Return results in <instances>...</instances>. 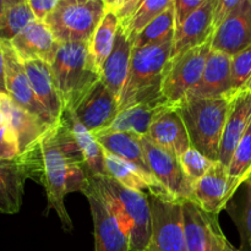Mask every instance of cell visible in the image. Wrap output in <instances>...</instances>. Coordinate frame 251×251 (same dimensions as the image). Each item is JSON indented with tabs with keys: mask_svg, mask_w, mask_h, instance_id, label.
<instances>
[{
	"mask_svg": "<svg viewBox=\"0 0 251 251\" xmlns=\"http://www.w3.org/2000/svg\"><path fill=\"white\" fill-rule=\"evenodd\" d=\"M95 137L104 151L131 164L149 180L161 185L147 164L144 147L141 144V136L132 132H104V134H98Z\"/></svg>",
	"mask_w": 251,
	"mask_h": 251,
	"instance_id": "7402d4cb",
	"label": "cell"
},
{
	"mask_svg": "<svg viewBox=\"0 0 251 251\" xmlns=\"http://www.w3.org/2000/svg\"><path fill=\"white\" fill-rule=\"evenodd\" d=\"M74 112L83 126L97 136L104 132L119 114V100L100 80Z\"/></svg>",
	"mask_w": 251,
	"mask_h": 251,
	"instance_id": "4fadbf2b",
	"label": "cell"
},
{
	"mask_svg": "<svg viewBox=\"0 0 251 251\" xmlns=\"http://www.w3.org/2000/svg\"><path fill=\"white\" fill-rule=\"evenodd\" d=\"M218 0H206L185 21L176 27L171 58H176L189 49L212 41L215 33V11Z\"/></svg>",
	"mask_w": 251,
	"mask_h": 251,
	"instance_id": "9a60e30c",
	"label": "cell"
},
{
	"mask_svg": "<svg viewBox=\"0 0 251 251\" xmlns=\"http://www.w3.org/2000/svg\"><path fill=\"white\" fill-rule=\"evenodd\" d=\"M102 1L105 5V7H107V11L117 12L122 7L124 0H102Z\"/></svg>",
	"mask_w": 251,
	"mask_h": 251,
	"instance_id": "b9f144b4",
	"label": "cell"
},
{
	"mask_svg": "<svg viewBox=\"0 0 251 251\" xmlns=\"http://www.w3.org/2000/svg\"><path fill=\"white\" fill-rule=\"evenodd\" d=\"M0 46L5 58V80H6L7 95L19 107L32 113L44 123L49 125L56 124L58 122L50 117L48 110L37 100L24 61L17 55L11 43L7 41H0Z\"/></svg>",
	"mask_w": 251,
	"mask_h": 251,
	"instance_id": "8fae6325",
	"label": "cell"
},
{
	"mask_svg": "<svg viewBox=\"0 0 251 251\" xmlns=\"http://www.w3.org/2000/svg\"><path fill=\"white\" fill-rule=\"evenodd\" d=\"M132 49V42L119 26L112 51L100 70L102 82L114 93L118 100L120 98L125 81L129 75Z\"/></svg>",
	"mask_w": 251,
	"mask_h": 251,
	"instance_id": "603a6c76",
	"label": "cell"
},
{
	"mask_svg": "<svg viewBox=\"0 0 251 251\" xmlns=\"http://www.w3.org/2000/svg\"><path fill=\"white\" fill-rule=\"evenodd\" d=\"M251 172V123L240 139L234 153H233L232 161L228 167L229 178L239 188L245 183L248 176Z\"/></svg>",
	"mask_w": 251,
	"mask_h": 251,
	"instance_id": "1f68e13d",
	"label": "cell"
},
{
	"mask_svg": "<svg viewBox=\"0 0 251 251\" xmlns=\"http://www.w3.org/2000/svg\"><path fill=\"white\" fill-rule=\"evenodd\" d=\"M83 195L87 198L92 215L95 251H130L129 237L122 229L92 176Z\"/></svg>",
	"mask_w": 251,
	"mask_h": 251,
	"instance_id": "30bf717a",
	"label": "cell"
},
{
	"mask_svg": "<svg viewBox=\"0 0 251 251\" xmlns=\"http://www.w3.org/2000/svg\"><path fill=\"white\" fill-rule=\"evenodd\" d=\"M173 5V0H134L118 10L115 14L119 17L120 28L129 39L134 42L135 37L153 21L157 16Z\"/></svg>",
	"mask_w": 251,
	"mask_h": 251,
	"instance_id": "484cf974",
	"label": "cell"
},
{
	"mask_svg": "<svg viewBox=\"0 0 251 251\" xmlns=\"http://www.w3.org/2000/svg\"><path fill=\"white\" fill-rule=\"evenodd\" d=\"M7 7L9 6H7L6 1H5V0H0V19H1L2 15L5 14V11H6Z\"/></svg>",
	"mask_w": 251,
	"mask_h": 251,
	"instance_id": "7bdbcfd3",
	"label": "cell"
},
{
	"mask_svg": "<svg viewBox=\"0 0 251 251\" xmlns=\"http://www.w3.org/2000/svg\"><path fill=\"white\" fill-rule=\"evenodd\" d=\"M120 21L114 11H107L90 41V53L96 66L102 70L103 64L112 51Z\"/></svg>",
	"mask_w": 251,
	"mask_h": 251,
	"instance_id": "f1b7e54d",
	"label": "cell"
},
{
	"mask_svg": "<svg viewBox=\"0 0 251 251\" xmlns=\"http://www.w3.org/2000/svg\"><path fill=\"white\" fill-rule=\"evenodd\" d=\"M181 167L185 172L186 176L190 179L191 183H195L199 179L202 178L206 173L211 169V167L215 164V162L211 161L206 156H203L198 150L190 147L185 153L179 157Z\"/></svg>",
	"mask_w": 251,
	"mask_h": 251,
	"instance_id": "d6a6232c",
	"label": "cell"
},
{
	"mask_svg": "<svg viewBox=\"0 0 251 251\" xmlns=\"http://www.w3.org/2000/svg\"><path fill=\"white\" fill-rule=\"evenodd\" d=\"M50 66L63 113L75 110L96 83L102 80L90 53V42H61Z\"/></svg>",
	"mask_w": 251,
	"mask_h": 251,
	"instance_id": "7a4b0ae2",
	"label": "cell"
},
{
	"mask_svg": "<svg viewBox=\"0 0 251 251\" xmlns=\"http://www.w3.org/2000/svg\"><path fill=\"white\" fill-rule=\"evenodd\" d=\"M244 184H249V185H251V172H250L249 176H248L247 180H245V183H244Z\"/></svg>",
	"mask_w": 251,
	"mask_h": 251,
	"instance_id": "c3c4849f",
	"label": "cell"
},
{
	"mask_svg": "<svg viewBox=\"0 0 251 251\" xmlns=\"http://www.w3.org/2000/svg\"><path fill=\"white\" fill-rule=\"evenodd\" d=\"M243 185H245V198L243 207L240 208L239 213L233 217L235 218V222L239 228L243 248H249L251 251V185L249 184H243Z\"/></svg>",
	"mask_w": 251,
	"mask_h": 251,
	"instance_id": "e575fe53",
	"label": "cell"
},
{
	"mask_svg": "<svg viewBox=\"0 0 251 251\" xmlns=\"http://www.w3.org/2000/svg\"><path fill=\"white\" fill-rule=\"evenodd\" d=\"M21 156L28 164L31 180L39 183L46 190L47 211H55L63 229L70 232L73 221L64 200L69 193L83 194L91 176L69 126L60 119Z\"/></svg>",
	"mask_w": 251,
	"mask_h": 251,
	"instance_id": "6da1fadb",
	"label": "cell"
},
{
	"mask_svg": "<svg viewBox=\"0 0 251 251\" xmlns=\"http://www.w3.org/2000/svg\"><path fill=\"white\" fill-rule=\"evenodd\" d=\"M36 20L27 2L9 6L0 19V41L11 42Z\"/></svg>",
	"mask_w": 251,
	"mask_h": 251,
	"instance_id": "4dcf8cb0",
	"label": "cell"
},
{
	"mask_svg": "<svg viewBox=\"0 0 251 251\" xmlns=\"http://www.w3.org/2000/svg\"><path fill=\"white\" fill-rule=\"evenodd\" d=\"M0 109L6 118V123L16 134L20 154L33 146L43 136L44 132L53 126L19 107L7 93H0Z\"/></svg>",
	"mask_w": 251,
	"mask_h": 251,
	"instance_id": "ffe728a7",
	"label": "cell"
},
{
	"mask_svg": "<svg viewBox=\"0 0 251 251\" xmlns=\"http://www.w3.org/2000/svg\"><path fill=\"white\" fill-rule=\"evenodd\" d=\"M65 122L77 144L78 149L82 152L85 163L87 166L91 176H107V169L104 163V150L100 146L95 136L83 126L82 123L77 119L74 110L64 112L60 118Z\"/></svg>",
	"mask_w": 251,
	"mask_h": 251,
	"instance_id": "4316f807",
	"label": "cell"
},
{
	"mask_svg": "<svg viewBox=\"0 0 251 251\" xmlns=\"http://www.w3.org/2000/svg\"><path fill=\"white\" fill-rule=\"evenodd\" d=\"M66 1L76 2V4H83V2H87V1H90V0H66Z\"/></svg>",
	"mask_w": 251,
	"mask_h": 251,
	"instance_id": "7dc6e473",
	"label": "cell"
},
{
	"mask_svg": "<svg viewBox=\"0 0 251 251\" xmlns=\"http://www.w3.org/2000/svg\"><path fill=\"white\" fill-rule=\"evenodd\" d=\"M251 77V44L232 56V91L237 95Z\"/></svg>",
	"mask_w": 251,
	"mask_h": 251,
	"instance_id": "836d02e7",
	"label": "cell"
},
{
	"mask_svg": "<svg viewBox=\"0 0 251 251\" xmlns=\"http://www.w3.org/2000/svg\"><path fill=\"white\" fill-rule=\"evenodd\" d=\"M31 179L28 164L20 154L15 159L0 161V213L15 215L20 211L25 183Z\"/></svg>",
	"mask_w": 251,
	"mask_h": 251,
	"instance_id": "d6986e66",
	"label": "cell"
},
{
	"mask_svg": "<svg viewBox=\"0 0 251 251\" xmlns=\"http://www.w3.org/2000/svg\"><path fill=\"white\" fill-rule=\"evenodd\" d=\"M6 124H7L6 118H5L4 113H2L1 109H0V129H1V127H4Z\"/></svg>",
	"mask_w": 251,
	"mask_h": 251,
	"instance_id": "f6af8a7d",
	"label": "cell"
},
{
	"mask_svg": "<svg viewBox=\"0 0 251 251\" xmlns=\"http://www.w3.org/2000/svg\"><path fill=\"white\" fill-rule=\"evenodd\" d=\"M211 42L189 49L168 61L161 92L172 107H176L185 98L186 93L200 81L211 51Z\"/></svg>",
	"mask_w": 251,
	"mask_h": 251,
	"instance_id": "52a82bcc",
	"label": "cell"
},
{
	"mask_svg": "<svg viewBox=\"0 0 251 251\" xmlns=\"http://www.w3.org/2000/svg\"><path fill=\"white\" fill-rule=\"evenodd\" d=\"M176 33V11L174 4L169 9L162 12L153 21L150 22L136 37H135L132 46L134 48L156 44L171 38Z\"/></svg>",
	"mask_w": 251,
	"mask_h": 251,
	"instance_id": "f546056e",
	"label": "cell"
},
{
	"mask_svg": "<svg viewBox=\"0 0 251 251\" xmlns=\"http://www.w3.org/2000/svg\"><path fill=\"white\" fill-rule=\"evenodd\" d=\"M244 0H218L217 7L215 11V28H217L223 20L235 9L239 6ZM216 31V29H215Z\"/></svg>",
	"mask_w": 251,
	"mask_h": 251,
	"instance_id": "ab89813d",
	"label": "cell"
},
{
	"mask_svg": "<svg viewBox=\"0 0 251 251\" xmlns=\"http://www.w3.org/2000/svg\"><path fill=\"white\" fill-rule=\"evenodd\" d=\"M0 93H7L6 80H5V58L1 46H0Z\"/></svg>",
	"mask_w": 251,
	"mask_h": 251,
	"instance_id": "60d3db41",
	"label": "cell"
},
{
	"mask_svg": "<svg viewBox=\"0 0 251 251\" xmlns=\"http://www.w3.org/2000/svg\"><path fill=\"white\" fill-rule=\"evenodd\" d=\"M146 136L176 157H180L191 147L188 130L176 107L159 114L151 124Z\"/></svg>",
	"mask_w": 251,
	"mask_h": 251,
	"instance_id": "44dd1931",
	"label": "cell"
},
{
	"mask_svg": "<svg viewBox=\"0 0 251 251\" xmlns=\"http://www.w3.org/2000/svg\"><path fill=\"white\" fill-rule=\"evenodd\" d=\"M251 123V92L239 91L232 102L220 145V162L229 167L233 153Z\"/></svg>",
	"mask_w": 251,
	"mask_h": 251,
	"instance_id": "ac0fdd59",
	"label": "cell"
},
{
	"mask_svg": "<svg viewBox=\"0 0 251 251\" xmlns=\"http://www.w3.org/2000/svg\"><path fill=\"white\" fill-rule=\"evenodd\" d=\"M132 1H134V0H124V1H123V5H122V7H123V6H125V5L130 4V2H132ZM122 7H120V9H122Z\"/></svg>",
	"mask_w": 251,
	"mask_h": 251,
	"instance_id": "681fc988",
	"label": "cell"
},
{
	"mask_svg": "<svg viewBox=\"0 0 251 251\" xmlns=\"http://www.w3.org/2000/svg\"><path fill=\"white\" fill-rule=\"evenodd\" d=\"M206 0H173L176 11V27L183 24L186 17L202 6Z\"/></svg>",
	"mask_w": 251,
	"mask_h": 251,
	"instance_id": "74e56055",
	"label": "cell"
},
{
	"mask_svg": "<svg viewBox=\"0 0 251 251\" xmlns=\"http://www.w3.org/2000/svg\"><path fill=\"white\" fill-rule=\"evenodd\" d=\"M120 227L130 239V251H146L152 238L149 195L131 190L108 176H92Z\"/></svg>",
	"mask_w": 251,
	"mask_h": 251,
	"instance_id": "5b68a950",
	"label": "cell"
},
{
	"mask_svg": "<svg viewBox=\"0 0 251 251\" xmlns=\"http://www.w3.org/2000/svg\"><path fill=\"white\" fill-rule=\"evenodd\" d=\"M10 43L24 63L43 60L50 64L55 58L60 42L56 41L46 22L34 20Z\"/></svg>",
	"mask_w": 251,
	"mask_h": 251,
	"instance_id": "e0dca14e",
	"label": "cell"
},
{
	"mask_svg": "<svg viewBox=\"0 0 251 251\" xmlns=\"http://www.w3.org/2000/svg\"><path fill=\"white\" fill-rule=\"evenodd\" d=\"M240 91H249V92H251V77L247 81V83L244 85V87H243Z\"/></svg>",
	"mask_w": 251,
	"mask_h": 251,
	"instance_id": "bcb514c9",
	"label": "cell"
},
{
	"mask_svg": "<svg viewBox=\"0 0 251 251\" xmlns=\"http://www.w3.org/2000/svg\"><path fill=\"white\" fill-rule=\"evenodd\" d=\"M223 96H235L232 91V56L211 49L200 81L186 93L185 98Z\"/></svg>",
	"mask_w": 251,
	"mask_h": 251,
	"instance_id": "2e32d148",
	"label": "cell"
},
{
	"mask_svg": "<svg viewBox=\"0 0 251 251\" xmlns=\"http://www.w3.org/2000/svg\"><path fill=\"white\" fill-rule=\"evenodd\" d=\"M141 144L152 174L169 195L180 202L194 201V184L186 176L179 157L154 144L147 136L141 137Z\"/></svg>",
	"mask_w": 251,
	"mask_h": 251,
	"instance_id": "9c48e42d",
	"label": "cell"
},
{
	"mask_svg": "<svg viewBox=\"0 0 251 251\" xmlns=\"http://www.w3.org/2000/svg\"><path fill=\"white\" fill-rule=\"evenodd\" d=\"M238 186L229 178L228 167L215 162L210 171L193 185L194 202L208 215H218L228 202Z\"/></svg>",
	"mask_w": 251,
	"mask_h": 251,
	"instance_id": "7c38bea8",
	"label": "cell"
},
{
	"mask_svg": "<svg viewBox=\"0 0 251 251\" xmlns=\"http://www.w3.org/2000/svg\"><path fill=\"white\" fill-rule=\"evenodd\" d=\"M107 12L102 0L83 4L60 0L58 6L44 20L58 42H90Z\"/></svg>",
	"mask_w": 251,
	"mask_h": 251,
	"instance_id": "8992f818",
	"label": "cell"
},
{
	"mask_svg": "<svg viewBox=\"0 0 251 251\" xmlns=\"http://www.w3.org/2000/svg\"><path fill=\"white\" fill-rule=\"evenodd\" d=\"M60 0H27L34 17L38 21H44L55 10Z\"/></svg>",
	"mask_w": 251,
	"mask_h": 251,
	"instance_id": "f35d334b",
	"label": "cell"
},
{
	"mask_svg": "<svg viewBox=\"0 0 251 251\" xmlns=\"http://www.w3.org/2000/svg\"><path fill=\"white\" fill-rule=\"evenodd\" d=\"M234 97L185 98L176 107L188 130L191 147L213 162L220 161L221 139Z\"/></svg>",
	"mask_w": 251,
	"mask_h": 251,
	"instance_id": "277c9868",
	"label": "cell"
},
{
	"mask_svg": "<svg viewBox=\"0 0 251 251\" xmlns=\"http://www.w3.org/2000/svg\"><path fill=\"white\" fill-rule=\"evenodd\" d=\"M173 46L174 36L159 43L132 49L129 75L119 98V112L163 97L162 81Z\"/></svg>",
	"mask_w": 251,
	"mask_h": 251,
	"instance_id": "3957f363",
	"label": "cell"
},
{
	"mask_svg": "<svg viewBox=\"0 0 251 251\" xmlns=\"http://www.w3.org/2000/svg\"><path fill=\"white\" fill-rule=\"evenodd\" d=\"M152 238L146 251H188L184 230L183 203L149 195Z\"/></svg>",
	"mask_w": 251,
	"mask_h": 251,
	"instance_id": "ba28073f",
	"label": "cell"
},
{
	"mask_svg": "<svg viewBox=\"0 0 251 251\" xmlns=\"http://www.w3.org/2000/svg\"><path fill=\"white\" fill-rule=\"evenodd\" d=\"M20 156L16 134L9 124L0 129V161H10Z\"/></svg>",
	"mask_w": 251,
	"mask_h": 251,
	"instance_id": "8d00e7d4",
	"label": "cell"
},
{
	"mask_svg": "<svg viewBox=\"0 0 251 251\" xmlns=\"http://www.w3.org/2000/svg\"><path fill=\"white\" fill-rule=\"evenodd\" d=\"M208 251H243L233 247L223 234L218 225L217 215H210L208 221Z\"/></svg>",
	"mask_w": 251,
	"mask_h": 251,
	"instance_id": "d590c367",
	"label": "cell"
},
{
	"mask_svg": "<svg viewBox=\"0 0 251 251\" xmlns=\"http://www.w3.org/2000/svg\"><path fill=\"white\" fill-rule=\"evenodd\" d=\"M7 4V6H14V5L22 4V2H27V0H5Z\"/></svg>",
	"mask_w": 251,
	"mask_h": 251,
	"instance_id": "ee69618b",
	"label": "cell"
},
{
	"mask_svg": "<svg viewBox=\"0 0 251 251\" xmlns=\"http://www.w3.org/2000/svg\"><path fill=\"white\" fill-rule=\"evenodd\" d=\"M24 64L37 100L50 117L59 122L63 115V105L50 64L43 60L25 61Z\"/></svg>",
	"mask_w": 251,
	"mask_h": 251,
	"instance_id": "d4e9b609",
	"label": "cell"
},
{
	"mask_svg": "<svg viewBox=\"0 0 251 251\" xmlns=\"http://www.w3.org/2000/svg\"><path fill=\"white\" fill-rule=\"evenodd\" d=\"M251 44V0L235 7L213 33L211 49L234 56Z\"/></svg>",
	"mask_w": 251,
	"mask_h": 251,
	"instance_id": "5bb4252c",
	"label": "cell"
},
{
	"mask_svg": "<svg viewBox=\"0 0 251 251\" xmlns=\"http://www.w3.org/2000/svg\"><path fill=\"white\" fill-rule=\"evenodd\" d=\"M184 230L186 250L208 251V221L210 215L203 212L194 201H183Z\"/></svg>",
	"mask_w": 251,
	"mask_h": 251,
	"instance_id": "83f0119b",
	"label": "cell"
},
{
	"mask_svg": "<svg viewBox=\"0 0 251 251\" xmlns=\"http://www.w3.org/2000/svg\"><path fill=\"white\" fill-rule=\"evenodd\" d=\"M169 108H172V105L168 104L163 97L131 105L119 112L114 122L104 132H132L141 137L146 136L153 120Z\"/></svg>",
	"mask_w": 251,
	"mask_h": 251,
	"instance_id": "cb8c5ba5",
	"label": "cell"
}]
</instances>
